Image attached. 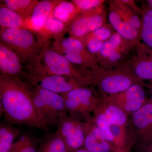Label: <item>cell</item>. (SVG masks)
<instances>
[{"label":"cell","instance_id":"obj_9","mask_svg":"<svg viewBox=\"0 0 152 152\" xmlns=\"http://www.w3.org/2000/svg\"><path fill=\"white\" fill-rule=\"evenodd\" d=\"M27 83L31 86H39L43 88L60 95L90 85L69 76L56 75H29Z\"/></svg>","mask_w":152,"mask_h":152},{"label":"cell","instance_id":"obj_24","mask_svg":"<svg viewBox=\"0 0 152 152\" xmlns=\"http://www.w3.org/2000/svg\"><path fill=\"white\" fill-rule=\"evenodd\" d=\"M40 139L29 134H24L14 142L9 152H38Z\"/></svg>","mask_w":152,"mask_h":152},{"label":"cell","instance_id":"obj_15","mask_svg":"<svg viewBox=\"0 0 152 152\" xmlns=\"http://www.w3.org/2000/svg\"><path fill=\"white\" fill-rule=\"evenodd\" d=\"M108 20L115 31L125 39L137 45L140 42V34L138 31L131 25L123 21L118 14L109 10Z\"/></svg>","mask_w":152,"mask_h":152},{"label":"cell","instance_id":"obj_16","mask_svg":"<svg viewBox=\"0 0 152 152\" xmlns=\"http://www.w3.org/2000/svg\"><path fill=\"white\" fill-rule=\"evenodd\" d=\"M120 94L125 99V110L130 113L138 110L147 101L142 83L133 85L126 91Z\"/></svg>","mask_w":152,"mask_h":152},{"label":"cell","instance_id":"obj_19","mask_svg":"<svg viewBox=\"0 0 152 152\" xmlns=\"http://www.w3.org/2000/svg\"><path fill=\"white\" fill-rule=\"evenodd\" d=\"M38 152H67L64 142L56 131L54 133L46 132L40 139Z\"/></svg>","mask_w":152,"mask_h":152},{"label":"cell","instance_id":"obj_1","mask_svg":"<svg viewBox=\"0 0 152 152\" xmlns=\"http://www.w3.org/2000/svg\"><path fill=\"white\" fill-rule=\"evenodd\" d=\"M0 99L1 113L4 114L6 123L48 132V127L38 117L33 102L31 86L28 83L1 74Z\"/></svg>","mask_w":152,"mask_h":152},{"label":"cell","instance_id":"obj_28","mask_svg":"<svg viewBox=\"0 0 152 152\" xmlns=\"http://www.w3.org/2000/svg\"><path fill=\"white\" fill-rule=\"evenodd\" d=\"M71 1L75 4L78 10L81 12L102 5L106 1L104 0H73Z\"/></svg>","mask_w":152,"mask_h":152},{"label":"cell","instance_id":"obj_3","mask_svg":"<svg viewBox=\"0 0 152 152\" xmlns=\"http://www.w3.org/2000/svg\"><path fill=\"white\" fill-rule=\"evenodd\" d=\"M1 42L16 53L21 59L28 61L34 65L35 72L38 68V52L39 49V43L36 42L31 31L19 28L1 29Z\"/></svg>","mask_w":152,"mask_h":152},{"label":"cell","instance_id":"obj_22","mask_svg":"<svg viewBox=\"0 0 152 152\" xmlns=\"http://www.w3.org/2000/svg\"><path fill=\"white\" fill-rule=\"evenodd\" d=\"M39 1L32 0H4L3 4L28 21Z\"/></svg>","mask_w":152,"mask_h":152},{"label":"cell","instance_id":"obj_10","mask_svg":"<svg viewBox=\"0 0 152 152\" xmlns=\"http://www.w3.org/2000/svg\"><path fill=\"white\" fill-rule=\"evenodd\" d=\"M135 49V54L125 62L141 80H152V49L142 42L137 45Z\"/></svg>","mask_w":152,"mask_h":152},{"label":"cell","instance_id":"obj_37","mask_svg":"<svg viewBox=\"0 0 152 152\" xmlns=\"http://www.w3.org/2000/svg\"><path fill=\"white\" fill-rule=\"evenodd\" d=\"M149 83L150 84L149 87L150 90H151V101L152 103V80L150 81Z\"/></svg>","mask_w":152,"mask_h":152},{"label":"cell","instance_id":"obj_4","mask_svg":"<svg viewBox=\"0 0 152 152\" xmlns=\"http://www.w3.org/2000/svg\"><path fill=\"white\" fill-rule=\"evenodd\" d=\"M45 66L34 76L56 75L69 76L89 84L94 83L93 71L76 68L62 55L53 49H44L42 52Z\"/></svg>","mask_w":152,"mask_h":152},{"label":"cell","instance_id":"obj_33","mask_svg":"<svg viewBox=\"0 0 152 152\" xmlns=\"http://www.w3.org/2000/svg\"><path fill=\"white\" fill-rule=\"evenodd\" d=\"M111 129L112 133L114 138L119 135L121 132L120 126L115 125H112L111 126Z\"/></svg>","mask_w":152,"mask_h":152},{"label":"cell","instance_id":"obj_6","mask_svg":"<svg viewBox=\"0 0 152 152\" xmlns=\"http://www.w3.org/2000/svg\"><path fill=\"white\" fill-rule=\"evenodd\" d=\"M61 95L64 102L65 110L70 116L91 122L90 114L97 108L99 102L92 88L81 87Z\"/></svg>","mask_w":152,"mask_h":152},{"label":"cell","instance_id":"obj_26","mask_svg":"<svg viewBox=\"0 0 152 152\" xmlns=\"http://www.w3.org/2000/svg\"><path fill=\"white\" fill-rule=\"evenodd\" d=\"M66 24L56 18L51 14L47 19L43 28L40 33L48 36H59L66 29Z\"/></svg>","mask_w":152,"mask_h":152},{"label":"cell","instance_id":"obj_36","mask_svg":"<svg viewBox=\"0 0 152 152\" xmlns=\"http://www.w3.org/2000/svg\"><path fill=\"white\" fill-rule=\"evenodd\" d=\"M73 152H91L89 151L88 150H87L84 147L83 148H80L76 150V151H74Z\"/></svg>","mask_w":152,"mask_h":152},{"label":"cell","instance_id":"obj_21","mask_svg":"<svg viewBox=\"0 0 152 152\" xmlns=\"http://www.w3.org/2000/svg\"><path fill=\"white\" fill-rule=\"evenodd\" d=\"M21 131L14 125L6 122L0 126V152H9L15 139L20 134Z\"/></svg>","mask_w":152,"mask_h":152},{"label":"cell","instance_id":"obj_13","mask_svg":"<svg viewBox=\"0 0 152 152\" xmlns=\"http://www.w3.org/2000/svg\"><path fill=\"white\" fill-rule=\"evenodd\" d=\"M84 148L91 152H111L112 147L93 123L85 122Z\"/></svg>","mask_w":152,"mask_h":152},{"label":"cell","instance_id":"obj_7","mask_svg":"<svg viewBox=\"0 0 152 152\" xmlns=\"http://www.w3.org/2000/svg\"><path fill=\"white\" fill-rule=\"evenodd\" d=\"M108 15L104 5L81 12L67 27L70 37L81 41L90 33L107 23Z\"/></svg>","mask_w":152,"mask_h":152},{"label":"cell","instance_id":"obj_11","mask_svg":"<svg viewBox=\"0 0 152 152\" xmlns=\"http://www.w3.org/2000/svg\"><path fill=\"white\" fill-rule=\"evenodd\" d=\"M18 55L3 43L0 44V70L4 75L19 78L27 82L29 76L23 71Z\"/></svg>","mask_w":152,"mask_h":152},{"label":"cell","instance_id":"obj_8","mask_svg":"<svg viewBox=\"0 0 152 152\" xmlns=\"http://www.w3.org/2000/svg\"><path fill=\"white\" fill-rule=\"evenodd\" d=\"M85 122L70 116L65 110L60 114L57 132L65 145L67 152H73L84 146Z\"/></svg>","mask_w":152,"mask_h":152},{"label":"cell","instance_id":"obj_18","mask_svg":"<svg viewBox=\"0 0 152 152\" xmlns=\"http://www.w3.org/2000/svg\"><path fill=\"white\" fill-rule=\"evenodd\" d=\"M0 26L2 29L10 28H29L27 20L4 4L1 5L0 7Z\"/></svg>","mask_w":152,"mask_h":152},{"label":"cell","instance_id":"obj_23","mask_svg":"<svg viewBox=\"0 0 152 152\" xmlns=\"http://www.w3.org/2000/svg\"><path fill=\"white\" fill-rule=\"evenodd\" d=\"M141 8V40L147 46L152 49V10L145 4L142 5Z\"/></svg>","mask_w":152,"mask_h":152},{"label":"cell","instance_id":"obj_2","mask_svg":"<svg viewBox=\"0 0 152 152\" xmlns=\"http://www.w3.org/2000/svg\"><path fill=\"white\" fill-rule=\"evenodd\" d=\"M93 80L103 94L110 95L124 92L133 85L142 83L126 62L113 69L101 68L94 72Z\"/></svg>","mask_w":152,"mask_h":152},{"label":"cell","instance_id":"obj_35","mask_svg":"<svg viewBox=\"0 0 152 152\" xmlns=\"http://www.w3.org/2000/svg\"><path fill=\"white\" fill-rule=\"evenodd\" d=\"M145 152H152V143L145 148Z\"/></svg>","mask_w":152,"mask_h":152},{"label":"cell","instance_id":"obj_30","mask_svg":"<svg viewBox=\"0 0 152 152\" xmlns=\"http://www.w3.org/2000/svg\"><path fill=\"white\" fill-rule=\"evenodd\" d=\"M81 41L89 51L95 56L99 51L104 43L89 35L86 36Z\"/></svg>","mask_w":152,"mask_h":152},{"label":"cell","instance_id":"obj_12","mask_svg":"<svg viewBox=\"0 0 152 152\" xmlns=\"http://www.w3.org/2000/svg\"><path fill=\"white\" fill-rule=\"evenodd\" d=\"M132 120L145 148L152 143V103L151 100H147L140 110L133 113Z\"/></svg>","mask_w":152,"mask_h":152},{"label":"cell","instance_id":"obj_27","mask_svg":"<svg viewBox=\"0 0 152 152\" xmlns=\"http://www.w3.org/2000/svg\"><path fill=\"white\" fill-rule=\"evenodd\" d=\"M104 114L111 125H115L120 126L126 123V115L121 108L115 105L108 106Z\"/></svg>","mask_w":152,"mask_h":152},{"label":"cell","instance_id":"obj_20","mask_svg":"<svg viewBox=\"0 0 152 152\" xmlns=\"http://www.w3.org/2000/svg\"><path fill=\"white\" fill-rule=\"evenodd\" d=\"M80 13L72 2L61 1L55 7L52 15L68 26Z\"/></svg>","mask_w":152,"mask_h":152},{"label":"cell","instance_id":"obj_14","mask_svg":"<svg viewBox=\"0 0 152 152\" xmlns=\"http://www.w3.org/2000/svg\"><path fill=\"white\" fill-rule=\"evenodd\" d=\"M61 1L45 0L39 2L35 7L28 20L29 29L40 32L42 30L47 19L53 13L56 5Z\"/></svg>","mask_w":152,"mask_h":152},{"label":"cell","instance_id":"obj_32","mask_svg":"<svg viewBox=\"0 0 152 152\" xmlns=\"http://www.w3.org/2000/svg\"><path fill=\"white\" fill-rule=\"evenodd\" d=\"M122 2L127 5L131 9L136 11L141 15L142 10L141 8L139 7L136 4L135 1L133 0H121Z\"/></svg>","mask_w":152,"mask_h":152},{"label":"cell","instance_id":"obj_31","mask_svg":"<svg viewBox=\"0 0 152 152\" xmlns=\"http://www.w3.org/2000/svg\"><path fill=\"white\" fill-rule=\"evenodd\" d=\"M113 50V48L108 40L104 42L102 46L97 54L96 55L98 64L102 62L108 58Z\"/></svg>","mask_w":152,"mask_h":152},{"label":"cell","instance_id":"obj_25","mask_svg":"<svg viewBox=\"0 0 152 152\" xmlns=\"http://www.w3.org/2000/svg\"><path fill=\"white\" fill-rule=\"evenodd\" d=\"M94 112L95 116L92 122H94L95 125L99 129L104 138L107 141H113L115 138L111 129V124L105 114L103 113H100L96 110H95Z\"/></svg>","mask_w":152,"mask_h":152},{"label":"cell","instance_id":"obj_17","mask_svg":"<svg viewBox=\"0 0 152 152\" xmlns=\"http://www.w3.org/2000/svg\"><path fill=\"white\" fill-rule=\"evenodd\" d=\"M109 10L116 12L124 21L131 25L141 34L142 18L138 13L131 9L121 0H112L109 2Z\"/></svg>","mask_w":152,"mask_h":152},{"label":"cell","instance_id":"obj_29","mask_svg":"<svg viewBox=\"0 0 152 152\" xmlns=\"http://www.w3.org/2000/svg\"><path fill=\"white\" fill-rule=\"evenodd\" d=\"M115 32V31L110 24L107 23L105 26L90 33L88 35L99 40L104 42L108 40Z\"/></svg>","mask_w":152,"mask_h":152},{"label":"cell","instance_id":"obj_34","mask_svg":"<svg viewBox=\"0 0 152 152\" xmlns=\"http://www.w3.org/2000/svg\"><path fill=\"white\" fill-rule=\"evenodd\" d=\"M145 4L148 7L152 10V0H147L145 3Z\"/></svg>","mask_w":152,"mask_h":152},{"label":"cell","instance_id":"obj_5","mask_svg":"<svg viewBox=\"0 0 152 152\" xmlns=\"http://www.w3.org/2000/svg\"><path fill=\"white\" fill-rule=\"evenodd\" d=\"M33 102L38 117L47 126H56L60 114L65 110L64 102L61 95L43 88L31 86Z\"/></svg>","mask_w":152,"mask_h":152}]
</instances>
